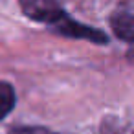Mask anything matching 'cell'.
Masks as SVG:
<instances>
[{
	"instance_id": "7a4b0ae2",
	"label": "cell",
	"mask_w": 134,
	"mask_h": 134,
	"mask_svg": "<svg viewBox=\"0 0 134 134\" xmlns=\"http://www.w3.org/2000/svg\"><path fill=\"white\" fill-rule=\"evenodd\" d=\"M52 28L59 35L70 37V39H85V41H90V42H96V44H107L108 42V39H107V35L103 31L94 30V28H90L86 24H79L74 19H70L68 15L59 19Z\"/></svg>"
},
{
	"instance_id": "6da1fadb",
	"label": "cell",
	"mask_w": 134,
	"mask_h": 134,
	"mask_svg": "<svg viewBox=\"0 0 134 134\" xmlns=\"http://www.w3.org/2000/svg\"><path fill=\"white\" fill-rule=\"evenodd\" d=\"M19 4L24 15L35 22H44L53 26L59 19L66 15L59 0H19Z\"/></svg>"
},
{
	"instance_id": "277c9868",
	"label": "cell",
	"mask_w": 134,
	"mask_h": 134,
	"mask_svg": "<svg viewBox=\"0 0 134 134\" xmlns=\"http://www.w3.org/2000/svg\"><path fill=\"white\" fill-rule=\"evenodd\" d=\"M15 107V90L9 83L0 81V119H4Z\"/></svg>"
},
{
	"instance_id": "5b68a950",
	"label": "cell",
	"mask_w": 134,
	"mask_h": 134,
	"mask_svg": "<svg viewBox=\"0 0 134 134\" xmlns=\"http://www.w3.org/2000/svg\"><path fill=\"white\" fill-rule=\"evenodd\" d=\"M9 134H57L46 127H15Z\"/></svg>"
},
{
	"instance_id": "3957f363",
	"label": "cell",
	"mask_w": 134,
	"mask_h": 134,
	"mask_svg": "<svg viewBox=\"0 0 134 134\" xmlns=\"http://www.w3.org/2000/svg\"><path fill=\"white\" fill-rule=\"evenodd\" d=\"M110 26L118 39L129 41V42L134 41V15L130 11H125V9L116 11L110 17Z\"/></svg>"
}]
</instances>
